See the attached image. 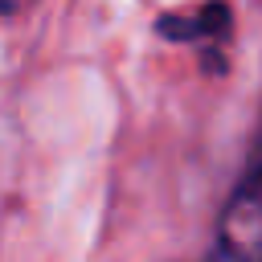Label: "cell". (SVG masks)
I'll list each match as a JSON object with an SVG mask.
<instances>
[{
    "instance_id": "1",
    "label": "cell",
    "mask_w": 262,
    "mask_h": 262,
    "mask_svg": "<svg viewBox=\"0 0 262 262\" xmlns=\"http://www.w3.org/2000/svg\"><path fill=\"white\" fill-rule=\"evenodd\" d=\"M217 246L225 254H233L237 262H262V139H258V151H254L242 184L233 188V196L225 205Z\"/></svg>"
},
{
    "instance_id": "2",
    "label": "cell",
    "mask_w": 262,
    "mask_h": 262,
    "mask_svg": "<svg viewBox=\"0 0 262 262\" xmlns=\"http://www.w3.org/2000/svg\"><path fill=\"white\" fill-rule=\"evenodd\" d=\"M33 0H0V16H16V12H25Z\"/></svg>"
},
{
    "instance_id": "3",
    "label": "cell",
    "mask_w": 262,
    "mask_h": 262,
    "mask_svg": "<svg viewBox=\"0 0 262 262\" xmlns=\"http://www.w3.org/2000/svg\"><path fill=\"white\" fill-rule=\"evenodd\" d=\"M209 262H237V258H233V254H225V250H221V246H217V250H213V254H209Z\"/></svg>"
}]
</instances>
